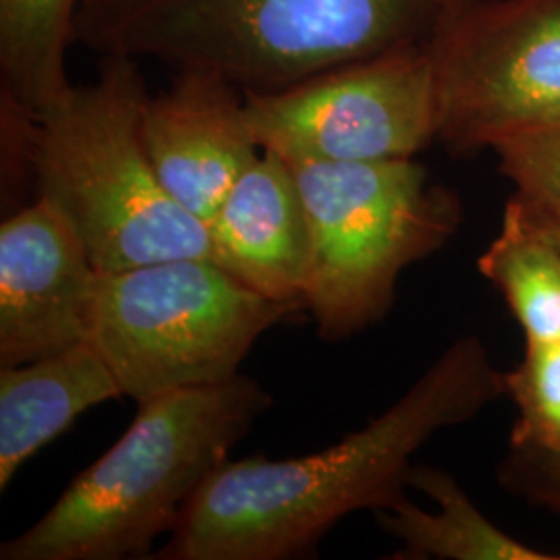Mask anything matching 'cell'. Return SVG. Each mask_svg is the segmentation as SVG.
<instances>
[{"label":"cell","mask_w":560,"mask_h":560,"mask_svg":"<svg viewBox=\"0 0 560 560\" xmlns=\"http://www.w3.org/2000/svg\"><path fill=\"white\" fill-rule=\"evenodd\" d=\"M517 198V196H515ZM520 200V198H517ZM521 201V200H520ZM523 203V201H521ZM523 208L527 210V214L534 219V221L540 224L541 229L552 237V240L557 241L560 245V219L559 217H550V214H544V212H538V210H534V208H529L527 203H523Z\"/></svg>","instance_id":"18"},{"label":"cell","mask_w":560,"mask_h":560,"mask_svg":"<svg viewBox=\"0 0 560 560\" xmlns=\"http://www.w3.org/2000/svg\"><path fill=\"white\" fill-rule=\"evenodd\" d=\"M492 152L523 203L560 219V119L499 141Z\"/></svg>","instance_id":"17"},{"label":"cell","mask_w":560,"mask_h":560,"mask_svg":"<svg viewBox=\"0 0 560 560\" xmlns=\"http://www.w3.org/2000/svg\"><path fill=\"white\" fill-rule=\"evenodd\" d=\"M407 486L436 502L425 511L402 494L388 509L376 511L382 529L400 541L402 560H560L509 536L488 520L448 471L413 465Z\"/></svg>","instance_id":"13"},{"label":"cell","mask_w":560,"mask_h":560,"mask_svg":"<svg viewBox=\"0 0 560 560\" xmlns=\"http://www.w3.org/2000/svg\"><path fill=\"white\" fill-rule=\"evenodd\" d=\"M307 312L266 300L206 258L152 261L98 272L90 340L125 397L221 384L272 326Z\"/></svg>","instance_id":"6"},{"label":"cell","mask_w":560,"mask_h":560,"mask_svg":"<svg viewBox=\"0 0 560 560\" xmlns=\"http://www.w3.org/2000/svg\"><path fill=\"white\" fill-rule=\"evenodd\" d=\"M430 50L439 140L453 152L560 119V0H467Z\"/></svg>","instance_id":"8"},{"label":"cell","mask_w":560,"mask_h":560,"mask_svg":"<svg viewBox=\"0 0 560 560\" xmlns=\"http://www.w3.org/2000/svg\"><path fill=\"white\" fill-rule=\"evenodd\" d=\"M140 136L164 189L206 224L261 152L243 92L206 71H179L166 92L148 96Z\"/></svg>","instance_id":"10"},{"label":"cell","mask_w":560,"mask_h":560,"mask_svg":"<svg viewBox=\"0 0 560 560\" xmlns=\"http://www.w3.org/2000/svg\"><path fill=\"white\" fill-rule=\"evenodd\" d=\"M119 397V381L92 340L0 368V490L88 409Z\"/></svg>","instance_id":"12"},{"label":"cell","mask_w":560,"mask_h":560,"mask_svg":"<svg viewBox=\"0 0 560 560\" xmlns=\"http://www.w3.org/2000/svg\"><path fill=\"white\" fill-rule=\"evenodd\" d=\"M212 260L247 289L305 305L312 235L289 162L261 150L208 222Z\"/></svg>","instance_id":"11"},{"label":"cell","mask_w":560,"mask_h":560,"mask_svg":"<svg viewBox=\"0 0 560 560\" xmlns=\"http://www.w3.org/2000/svg\"><path fill=\"white\" fill-rule=\"evenodd\" d=\"M504 395V372L480 337H460L395 405L320 453L224 460L152 559H314L345 517L399 501L413 455L436 432Z\"/></svg>","instance_id":"1"},{"label":"cell","mask_w":560,"mask_h":560,"mask_svg":"<svg viewBox=\"0 0 560 560\" xmlns=\"http://www.w3.org/2000/svg\"><path fill=\"white\" fill-rule=\"evenodd\" d=\"M81 0H0L2 108L34 119L71 90L67 52Z\"/></svg>","instance_id":"14"},{"label":"cell","mask_w":560,"mask_h":560,"mask_svg":"<svg viewBox=\"0 0 560 560\" xmlns=\"http://www.w3.org/2000/svg\"><path fill=\"white\" fill-rule=\"evenodd\" d=\"M289 166L312 235L305 310L320 339H351L390 312L407 266L453 240L459 198L413 159Z\"/></svg>","instance_id":"5"},{"label":"cell","mask_w":560,"mask_h":560,"mask_svg":"<svg viewBox=\"0 0 560 560\" xmlns=\"http://www.w3.org/2000/svg\"><path fill=\"white\" fill-rule=\"evenodd\" d=\"M148 96L138 60L106 57L96 80L71 85L38 117L4 113L9 143L27 166L36 198L75 229L98 272L173 258L212 260L208 224L164 189L143 150Z\"/></svg>","instance_id":"4"},{"label":"cell","mask_w":560,"mask_h":560,"mask_svg":"<svg viewBox=\"0 0 560 560\" xmlns=\"http://www.w3.org/2000/svg\"><path fill=\"white\" fill-rule=\"evenodd\" d=\"M467 0H81L90 52L221 75L277 92L358 60L432 40Z\"/></svg>","instance_id":"2"},{"label":"cell","mask_w":560,"mask_h":560,"mask_svg":"<svg viewBox=\"0 0 560 560\" xmlns=\"http://www.w3.org/2000/svg\"><path fill=\"white\" fill-rule=\"evenodd\" d=\"M481 277L501 291L525 342L560 340V245L515 196L501 231L478 260Z\"/></svg>","instance_id":"15"},{"label":"cell","mask_w":560,"mask_h":560,"mask_svg":"<svg viewBox=\"0 0 560 560\" xmlns=\"http://www.w3.org/2000/svg\"><path fill=\"white\" fill-rule=\"evenodd\" d=\"M272 397L243 374L140 400L136 420L101 459L13 540L2 560L152 559L201 486L229 459Z\"/></svg>","instance_id":"3"},{"label":"cell","mask_w":560,"mask_h":560,"mask_svg":"<svg viewBox=\"0 0 560 560\" xmlns=\"http://www.w3.org/2000/svg\"><path fill=\"white\" fill-rule=\"evenodd\" d=\"M243 96L254 140L289 162L400 161L439 140L430 42Z\"/></svg>","instance_id":"7"},{"label":"cell","mask_w":560,"mask_h":560,"mask_svg":"<svg viewBox=\"0 0 560 560\" xmlns=\"http://www.w3.org/2000/svg\"><path fill=\"white\" fill-rule=\"evenodd\" d=\"M517 405L513 446L560 463V340L525 342L523 360L504 372Z\"/></svg>","instance_id":"16"},{"label":"cell","mask_w":560,"mask_h":560,"mask_svg":"<svg viewBox=\"0 0 560 560\" xmlns=\"http://www.w3.org/2000/svg\"><path fill=\"white\" fill-rule=\"evenodd\" d=\"M98 270L75 229L36 198L0 224V368L90 340Z\"/></svg>","instance_id":"9"}]
</instances>
